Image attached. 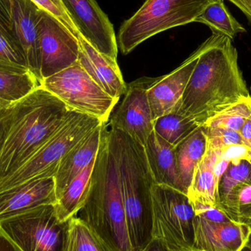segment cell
Segmentation results:
<instances>
[{
    "instance_id": "6da1fadb",
    "label": "cell",
    "mask_w": 251,
    "mask_h": 251,
    "mask_svg": "<svg viewBox=\"0 0 251 251\" xmlns=\"http://www.w3.org/2000/svg\"><path fill=\"white\" fill-rule=\"evenodd\" d=\"M250 92L238 65L232 41L220 36L198 60L179 102L171 113L204 125Z\"/></svg>"
},
{
    "instance_id": "7a4b0ae2",
    "label": "cell",
    "mask_w": 251,
    "mask_h": 251,
    "mask_svg": "<svg viewBox=\"0 0 251 251\" xmlns=\"http://www.w3.org/2000/svg\"><path fill=\"white\" fill-rule=\"evenodd\" d=\"M69 110L64 102L42 87L5 107L0 181L35 154L58 129Z\"/></svg>"
},
{
    "instance_id": "3957f363",
    "label": "cell",
    "mask_w": 251,
    "mask_h": 251,
    "mask_svg": "<svg viewBox=\"0 0 251 251\" xmlns=\"http://www.w3.org/2000/svg\"><path fill=\"white\" fill-rule=\"evenodd\" d=\"M108 139L117 165L131 251H142L152 240L151 187L155 182L142 145L111 127Z\"/></svg>"
},
{
    "instance_id": "277c9868",
    "label": "cell",
    "mask_w": 251,
    "mask_h": 251,
    "mask_svg": "<svg viewBox=\"0 0 251 251\" xmlns=\"http://www.w3.org/2000/svg\"><path fill=\"white\" fill-rule=\"evenodd\" d=\"M103 129L86 201L79 218L116 251H132L127 230L116 159Z\"/></svg>"
},
{
    "instance_id": "5b68a950",
    "label": "cell",
    "mask_w": 251,
    "mask_h": 251,
    "mask_svg": "<svg viewBox=\"0 0 251 251\" xmlns=\"http://www.w3.org/2000/svg\"><path fill=\"white\" fill-rule=\"evenodd\" d=\"M213 0H146L118 32V46L128 54L141 43L165 30L196 22Z\"/></svg>"
},
{
    "instance_id": "8992f818",
    "label": "cell",
    "mask_w": 251,
    "mask_h": 251,
    "mask_svg": "<svg viewBox=\"0 0 251 251\" xmlns=\"http://www.w3.org/2000/svg\"><path fill=\"white\" fill-rule=\"evenodd\" d=\"M102 123L94 116L69 110L63 123L35 154L17 171L0 181V192L27 181L55 176L65 155Z\"/></svg>"
},
{
    "instance_id": "52a82bcc",
    "label": "cell",
    "mask_w": 251,
    "mask_h": 251,
    "mask_svg": "<svg viewBox=\"0 0 251 251\" xmlns=\"http://www.w3.org/2000/svg\"><path fill=\"white\" fill-rule=\"evenodd\" d=\"M151 199L152 239L171 251H193L196 212L188 196L154 183Z\"/></svg>"
},
{
    "instance_id": "ba28073f",
    "label": "cell",
    "mask_w": 251,
    "mask_h": 251,
    "mask_svg": "<svg viewBox=\"0 0 251 251\" xmlns=\"http://www.w3.org/2000/svg\"><path fill=\"white\" fill-rule=\"evenodd\" d=\"M41 87L61 100L70 110L89 115L104 123L119 100L109 95L91 76L76 64L42 81Z\"/></svg>"
},
{
    "instance_id": "9c48e42d",
    "label": "cell",
    "mask_w": 251,
    "mask_h": 251,
    "mask_svg": "<svg viewBox=\"0 0 251 251\" xmlns=\"http://www.w3.org/2000/svg\"><path fill=\"white\" fill-rule=\"evenodd\" d=\"M67 227L52 204L0 222V229L22 251H64Z\"/></svg>"
},
{
    "instance_id": "30bf717a",
    "label": "cell",
    "mask_w": 251,
    "mask_h": 251,
    "mask_svg": "<svg viewBox=\"0 0 251 251\" xmlns=\"http://www.w3.org/2000/svg\"><path fill=\"white\" fill-rule=\"evenodd\" d=\"M39 41L43 80L77 63L80 50L77 38L54 16L43 10L39 22Z\"/></svg>"
},
{
    "instance_id": "8fae6325",
    "label": "cell",
    "mask_w": 251,
    "mask_h": 251,
    "mask_svg": "<svg viewBox=\"0 0 251 251\" xmlns=\"http://www.w3.org/2000/svg\"><path fill=\"white\" fill-rule=\"evenodd\" d=\"M158 78L143 77L128 84L125 98L110 119L111 128L129 135L144 147L153 131L151 110L148 91Z\"/></svg>"
},
{
    "instance_id": "7c38bea8",
    "label": "cell",
    "mask_w": 251,
    "mask_h": 251,
    "mask_svg": "<svg viewBox=\"0 0 251 251\" xmlns=\"http://www.w3.org/2000/svg\"><path fill=\"white\" fill-rule=\"evenodd\" d=\"M79 34L101 54L117 61V38L108 16L96 0H61Z\"/></svg>"
},
{
    "instance_id": "4fadbf2b",
    "label": "cell",
    "mask_w": 251,
    "mask_h": 251,
    "mask_svg": "<svg viewBox=\"0 0 251 251\" xmlns=\"http://www.w3.org/2000/svg\"><path fill=\"white\" fill-rule=\"evenodd\" d=\"M218 37L215 35L209 37L177 69L158 77L149 88L148 99L153 121L174 110L184 94L199 57L215 43Z\"/></svg>"
},
{
    "instance_id": "5bb4252c",
    "label": "cell",
    "mask_w": 251,
    "mask_h": 251,
    "mask_svg": "<svg viewBox=\"0 0 251 251\" xmlns=\"http://www.w3.org/2000/svg\"><path fill=\"white\" fill-rule=\"evenodd\" d=\"M42 10L30 0H11L10 27L22 47L29 72L42 83L39 22Z\"/></svg>"
},
{
    "instance_id": "9a60e30c",
    "label": "cell",
    "mask_w": 251,
    "mask_h": 251,
    "mask_svg": "<svg viewBox=\"0 0 251 251\" xmlns=\"http://www.w3.org/2000/svg\"><path fill=\"white\" fill-rule=\"evenodd\" d=\"M56 201L54 177L23 183L0 192V222Z\"/></svg>"
},
{
    "instance_id": "2e32d148",
    "label": "cell",
    "mask_w": 251,
    "mask_h": 251,
    "mask_svg": "<svg viewBox=\"0 0 251 251\" xmlns=\"http://www.w3.org/2000/svg\"><path fill=\"white\" fill-rule=\"evenodd\" d=\"M193 251H243L251 228L235 221L217 223L196 216Z\"/></svg>"
},
{
    "instance_id": "e0dca14e",
    "label": "cell",
    "mask_w": 251,
    "mask_h": 251,
    "mask_svg": "<svg viewBox=\"0 0 251 251\" xmlns=\"http://www.w3.org/2000/svg\"><path fill=\"white\" fill-rule=\"evenodd\" d=\"M79 50L78 63L109 95L119 100L126 91L117 61L101 54L80 34L77 35Z\"/></svg>"
},
{
    "instance_id": "ac0fdd59",
    "label": "cell",
    "mask_w": 251,
    "mask_h": 251,
    "mask_svg": "<svg viewBox=\"0 0 251 251\" xmlns=\"http://www.w3.org/2000/svg\"><path fill=\"white\" fill-rule=\"evenodd\" d=\"M106 124H101L88 133L62 159L54 176L56 199L61 196L69 184L97 157Z\"/></svg>"
},
{
    "instance_id": "d6986e66",
    "label": "cell",
    "mask_w": 251,
    "mask_h": 251,
    "mask_svg": "<svg viewBox=\"0 0 251 251\" xmlns=\"http://www.w3.org/2000/svg\"><path fill=\"white\" fill-rule=\"evenodd\" d=\"M144 149L155 184L168 186L184 193L178 177L176 147L153 131Z\"/></svg>"
},
{
    "instance_id": "ffe728a7",
    "label": "cell",
    "mask_w": 251,
    "mask_h": 251,
    "mask_svg": "<svg viewBox=\"0 0 251 251\" xmlns=\"http://www.w3.org/2000/svg\"><path fill=\"white\" fill-rule=\"evenodd\" d=\"M220 155L221 151L215 150L207 143L206 153L195 171L193 181L187 193L192 202L218 206V184L214 174V167Z\"/></svg>"
},
{
    "instance_id": "44dd1931",
    "label": "cell",
    "mask_w": 251,
    "mask_h": 251,
    "mask_svg": "<svg viewBox=\"0 0 251 251\" xmlns=\"http://www.w3.org/2000/svg\"><path fill=\"white\" fill-rule=\"evenodd\" d=\"M207 143L204 127L201 126L176 147L178 177L185 194L188 193L195 171L206 153Z\"/></svg>"
},
{
    "instance_id": "7402d4cb",
    "label": "cell",
    "mask_w": 251,
    "mask_h": 251,
    "mask_svg": "<svg viewBox=\"0 0 251 251\" xmlns=\"http://www.w3.org/2000/svg\"><path fill=\"white\" fill-rule=\"evenodd\" d=\"M95 159L69 184L57 199L54 209L61 222H67L71 218L77 216L83 206L89 191Z\"/></svg>"
},
{
    "instance_id": "603a6c76",
    "label": "cell",
    "mask_w": 251,
    "mask_h": 251,
    "mask_svg": "<svg viewBox=\"0 0 251 251\" xmlns=\"http://www.w3.org/2000/svg\"><path fill=\"white\" fill-rule=\"evenodd\" d=\"M195 22L209 26L213 35L227 37L231 41L246 32L244 26L230 13L224 0H213Z\"/></svg>"
},
{
    "instance_id": "cb8c5ba5",
    "label": "cell",
    "mask_w": 251,
    "mask_h": 251,
    "mask_svg": "<svg viewBox=\"0 0 251 251\" xmlns=\"http://www.w3.org/2000/svg\"><path fill=\"white\" fill-rule=\"evenodd\" d=\"M64 251H116L78 216L68 221Z\"/></svg>"
},
{
    "instance_id": "d4e9b609",
    "label": "cell",
    "mask_w": 251,
    "mask_h": 251,
    "mask_svg": "<svg viewBox=\"0 0 251 251\" xmlns=\"http://www.w3.org/2000/svg\"><path fill=\"white\" fill-rule=\"evenodd\" d=\"M41 87L30 72L17 73L0 69V101L10 104L20 101Z\"/></svg>"
},
{
    "instance_id": "484cf974",
    "label": "cell",
    "mask_w": 251,
    "mask_h": 251,
    "mask_svg": "<svg viewBox=\"0 0 251 251\" xmlns=\"http://www.w3.org/2000/svg\"><path fill=\"white\" fill-rule=\"evenodd\" d=\"M0 69L17 73L29 72L23 50L10 27V19H0Z\"/></svg>"
},
{
    "instance_id": "4316f807",
    "label": "cell",
    "mask_w": 251,
    "mask_h": 251,
    "mask_svg": "<svg viewBox=\"0 0 251 251\" xmlns=\"http://www.w3.org/2000/svg\"><path fill=\"white\" fill-rule=\"evenodd\" d=\"M201 125L178 113H171L155 119L153 131L174 147L185 140Z\"/></svg>"
},
{
    "instance_id": "83f0119b",
    "label": "cell",
    "mask_w": 251,
    "mask_h": 251,
    "mask_svg": "<svg viewBox=\"0 0 251 251\" xmlns=\"http://www.w3.org/2000/svg\"><path fill=\"white\" fill-rule=\"evenodd\" d=\"M244 182H251L250 162L243 160L238 164L229 163L218 184V206L223 211L226 212L234 189Z\"/></svg>"
},
{
    "instance_id": "f1b7e54d",
    "label": "cell",
    "mask_w": 251,
    "mask_h": 251,
    "mask_svg": "<svg viewBox=\"0 0 251 251\" xmlns=\"http://www.w3.org/2000/svg\"><path fill=\"white\" fill-rule=\"evenodd\" d=\"M251 116V96L220 113L202 125L206 128H223L240 132Z\"/></svg>"
},
{
    "instance_id": "f546056e",
    "label": "cell",
    "mask_w": 251,
    "mask_h": 251,
    "mask_svg": "<svg viewBox=\"0 0 251 251\" xmlns=\"http://www.w3.org/2000/svg\"><path fill=\"white\" fill-rule=\"evenodd\" d=\"M226 213L232 221L251 228V182L234 189Z\"/></svg>"
},
{
    "instance_id": "4dcf8cb0",
    "label": "cell",
    "mask_w": 251,
    "mask_h": 251,
    "mask_svg": "<svg viewBox=\"0 0 251 251\" xmlns=\"http://www.w3.org/2000/svg\"><path fill=\"white\" fill-rule=\"evenodd\" d=\"M38 7L54 16L71 33L77 38L79 31L68 14L61 0H30Z\"/></svg>"
},
{
    "instance_id": "1f68e13d",
    "label": "cell",
    "mask_w": 251,
    "mask_h": 251,
    "mask_svg": "<svg viewBox=\"0 0 251 251\" xmlns=\"http://www.w3.org/2000/svg\"><path fill=\"white\" fill-rule=\"evenodd\" d=\"M204 127V126H203ZM207 136L208 145L215 150L221 151L223 149L233 145H244L239 131L223 128H209L204 127Z\"/></svg>"
},
{
    "instance_id": "d6a6232c",
    "label": "cell",
    "mask_w": 251,
    "mask_h": 251,
    "mask_svg": "<svg viewBox=\"0 0 251 251\" xmlns=\"http://www.w3.org/2000/svg\"><path fill=\"white\" fill-rule=\"evenodd\" d=\"M249 148L245 145H233L221 150L220 157L230 163L238 164L241 161L247 160Z\"/></svg>"
},
{
    "instance_id": "836d02e7",
    "label": "cell",
    "mask_w": 251,
    "mask_h": 251,
    "mask_svg": "<svg viewBox=\"0 0 251 251\" xmlns=\"http://www.w3.org/2000/svg\"><path fill=\"white\" fill-rule=\"evenodd\" d=\"M246 16L251 26V0H228Z\"/></svg>"
},
{
    "instance_id": "e575fe53",
    "label": "cell",
    "mask_w": 251,
    "mask_h": 251,
    "mask_svg": "<svg viewBox=\"0 0 251 251\" xmlns=\"http://www.w3.org/2000/svg\"><path fill=\"white\" fill-rule=\"evenodd\" d=\"M243 144L251 149V116L245 122L240 131Z\"/></svg>"
},
{
    "instance_id": "d590c367",
    "label": "cell",
    "mask_w": 251,
    "mask_h": 251,
    "mask_svg": "<svg viewBox=\"0 0 251 251\" xmlns=\"http://www.w3.org/2000/svg\"><path fill=\"white\" fill-rule=\"evenodd\" d=\"M229 163L230 162H228V161L224 160V159H221V157L218 158V160H217L215 167H214V174H215V178H216L218 184H219L221 177L223 176L224 173L226 171Z\"/></svg>"
},
{
    "instance_id": "8d00e7d4",
    "label": "cell",
    "mask_w": 251,
    "mask_h": 251,
    "mask_svg": "<svg viewBox=\"0 0 251 251\" xmlns=\"http://www.w3.org/2000/svg\"><path fill=\"white\" fill-rule=\"evenodd\" d=\"M0 251H22L0 229Z\"/></svg>"
},
{
    "instance_id": "74e56055",
    "label": "cell",
    "mask_w": 251,
    "mask_h": 251,
    "mask_svg": "<svg viewBox=\"0 0 251 251\" xmlns=\"http://www.w3.org/2000/svg\"><path fill=\"white\" fill-rule=\"evenodd\" d=\"M11 0H0V19H10Z\"/></svg>"
},
{
    "instance_id": "f35d334b",
    "label": "cell",
    "mask_w": 251,
    "mask_h": 251,
    "mask_svg": "<svg viewBox=\"0 0 251 251\" xmlns=\"http://www.w3.org/2000/svg\"><path fill=\"white\" fill-rule=\"evenodd\" d=\"M142 251H171L164 246L160 242L152 239L151 241Z\"/></svg>"
},
{
    "instance_id": "ab89813d",
    "label": "cell",
    "mask_w": 251,
    "mask_h": 251,
    "mask_svg": "<svg viewBox=\"0 0 251 251\" xmlns=\"http://www.w3.org/2000/svg\"><path fill=\"white\" fill-rule=\"evenodd\" d=\"M3 111L1 113V116H0V150H1V146H2L4 137V131H5V125H4V117H3Z\"/></svg>"
},
{
    "instance_id": "60d3db41",
    "label": "cell",
    "mask_w": 251,
    "mask_h": 251,
    "mask_svg": "<svg viewBox=\"0 0 251 251\" xmlns=\"http://www.w3.org/2000/svg\"><path fill=\"white\" fill-rule=\"evenodd\" d=\"M243 251H251V228L245 244L244 249Z\"/></svg>"
},
{
    "instance_id": "b9f144b4",
    "label": "cell",
    "mask_w": 251,
    "mask_h": 251,
    "mask_svg": "<svg viewBox=\"0 0 251 251\" xmlns=\"http://www.w3.org/2000/svg\"><path fill=\"white\" fill-rule=\"evenodd\" d=\"M7 106H8V104L0 101V116H1V113H2L4 109L6 107H7Z\"/></svg>"
},
{
    "instance_id": "7bdbcfd3",
    "label": "cell",
    "mask_w": 251,
    "mask_h": 251,
    "mask_svg": "<svg viewBox=\"0 0 251 251\" xmlns=\"http://www.w3.org/2000/svg\"><path fill=\"white\" fill-rule=\"evenodd\" d=\"M248 161L250 162L251 165V149H249V153H248Z\"/></svg>"
},
{
    "instance_id": "ee69618b",
    "label": "cell",
    "mask_w": 251,
    "mask_h": 251,
    "mask_svg": "<svg viewBox=\"0 0 251 251\" xmlns=\"http://www.w3.org/2000/svg\"></svg>"
}]
</instances>
